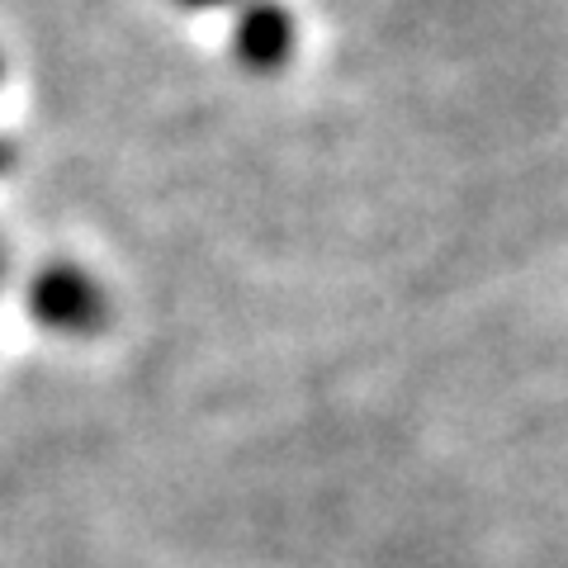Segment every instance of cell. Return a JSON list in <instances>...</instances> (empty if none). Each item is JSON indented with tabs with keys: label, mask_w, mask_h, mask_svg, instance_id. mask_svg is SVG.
Wrapping results in <instances>:
<instances>
[{
	"label": "cell",
	"mask_w": 568,
	"mask_h": 568,
	"mask_svg": "<svg viewBox=\"0 0 568 568\" xmlns=\"http://www.w3.org/2000/svg\"><path fill=\"white\" fill-rule=\"evenodd\" d=\"M294 48V24H290V14L275 10V6H256V10H246V20L237 29V52L252 67H275L284 52Z\"/></svg>",
	"instance_id": "cell-1"
},
{
	"label": "cell",
	"mask_w": 568,
	"mask_h": 568,
	"mask_svg": "<svg viewBox=\"0 0 568 568\" xmlns=\"http://www.w3.org/2000/svg\"><path fill=\"white\" fill-rule=\"evenodd\" d=\"M33 298H39V308L48 317H67V323H71V317L81 323V317L91 313V304H95L81 275H52V280H43V290L33 294Z\"/></svg>",
	"instance_id": "cell-2"
},
{
	"label": "cell",
	"mask_w": 568,
	"mask_h": 568,
	"mask_svg": "<svg viewBox=\"0 0 568 568\" xmlns=\"http://www.w3.org/2000/svg\"><path fill=\"white\" fill-rule=\"evenodd\" d=\"M185 6H227V0H185Z\"/></svg>",
	"instance_id": "cell-3"
}]
</instances>
